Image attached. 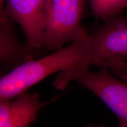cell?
Returning a JSON list of instances; mask_svg holds the SVG:
<instances>
[{
  "label": "cell",
  "mask_w": 127,
  "mask_h": 127,
  "mask_svg": "<svg viewBox=\"0 0 127 127\" xmlns=\"http://www.w3.org/2000/svg\"><path fill=\"white\" fill-rule=\"evenodd\" d=\"M86 36L72 41L43 58L24 62L1 77L0 101L14 99L55 72L93 65Z\"/></svg>",
  "instance_id": "cell-1"
},
{
  "label": "cell",
  "mask_w": 127,
  "mask_h": 127,
  "mask_svg": "<svg viewBox=\"0 0 127 127\" xmlns=\"http://www.w3.org/2000/svg\"><path fill=\"white\" fill-rule=\"evenodd\" d=\"M86 40L93 65L106 68L127 81V16L106 20L99 29L87 34Z\"/></svg>",
  "instance_id": "cell-2"
},
{
  "label": "cell",
  "mask_w": 127,
  "mask_h": 127,
  "mask_svg": "<svg viewBox=\"0 0 127 127\" xmlns=\"http://www.w3.org/2000/svg\"><path fill=\"white\" fill-rule=\"evenodd\" d=\"M86 0H48L42 44L51 50L68 42L83 39L88 34L81 26Z\"/></svg>",
  "instance_id": "cell-3"
},
{
  "label": "cell",
  "mask_w": 127,
  "mask_h": 127,
  "mask_svg": "<svg viewBox=\"0 0 127 127\" xmlns=\"http://www.w3.org/2000/svg\"><path fill=\"white\" fill-rule=\"evenodd\" d=\"M90 66H82L64 72L63 79L66 84L79 82L97 96L116 115L119 127H127V84L122 81L106 68L95 72Z\"/></svg>",
  "instance_id": "cell-4"
},
{
  "label": "cell",
  "mask_w": 127,
  "mask_h": 127,
  "mask_svg": "<svg viewBox=\"0 0 127 127\" xmlns=\"http://www.w3.org/2000/svg\"><path fill=\"white\" fill-rule=\"evenodd\" d=\"M48 0H5L0 13L17 23L22 28L30 50L43 47L42 39Z\"/></svg>",
  "instance_id": "cell-5"
},
{
  "label": "cell",
  "mask_w": 127,
  "mask_h": 127,
  "mask_svg": "<svg viewBox=\"0 0 127 127\" xmlns=\"http://www.w3.org/2000/svg\"><path fill=\"white\" fill-rule=\"evenodd\" d=\"M45 105L37 93H24L13 99L0 101V127H29Z\"/></svg>",
  "instance_id": "cell-6"
},
{
  "label": "cell",
  "mask_w": 127,
  "mask_h": 127,
  "mask_svg": "<svg viewBox=\"0 0 127 127\" xmlns=\"http://www.w3.org/2000/svg\"><path fill=\"white\" fill-rule=\"evenodd\" d=\"M14 23L5 14L0 13V60L2 64H22L32 59L28 53L31 50L22 45L17 38Z\"/></svg>",
  "instance_id": "cell-7"
},
{
  "label": "cell",
  "mask_w": 127,
  "mask_h": 127,
  "mask_svg": "<svg viewBox=\"0 0 127 127\" xmlns=\"http://www.w3.org/2000/svg\"><path fill=\"white\" fill-rule=\"evenodd\" d=\"M93 15L104 21L119 15L127 8V0H89Z\"/></svg>",
  "instance_id": "cell-8"
},
{
  "label": "cell",
  "mask_w": 127,
  "mask_h": 127,
  "mask_svg": "<svg viewBox=\"0 0 127 127\" xmlns=\"http://www.w3.org/2000/svg\"><path fill=\"white\" fill-rule=\"evenodd\" d=\"M5 0H0V11L4 9Z\"/></svg>",
  "instance_id": "cell-9"
},
{
  "label": "cell",
  "mask_w": 127,
  "mask_h": 127,
  "mask_svg": "<svg viewBox=\"0 0 127 127\" xmlns=\"http://www.w3.org/2000/svg\"><path fill=\"white\" fill-rule=\"evenodd\" d=\"M86 127H107L105 126V125H104V124L99 125H94V124H90V125H87Z\"/></svg>",
  "instance_id": "cell-10"
}]
</instances>
